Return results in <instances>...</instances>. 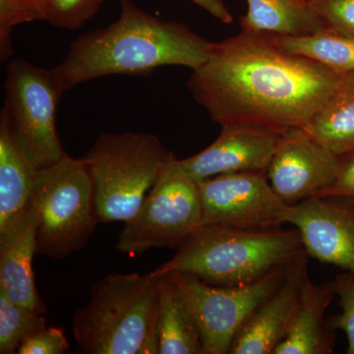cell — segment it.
<instances>
[{
	"label": "cell",
	"mask_w": 354,
	"mask_h": 354,
	"mask_svg": "<svg viewBox=\"0 0 354 354\" xmlns=\"http://www.w3.org/2000/svg\"><path fill=\"white\" fill-rule=\"evenodd\" d=\"M341 75L281 46L276 35L245 31L212 44L188 87L212 120L283 135L305 129Z\"/></svg>",
	"instance_id": "6da1fadb"
},
{
	"label": "cell",
	"mask_w": 354,
	"mask_h": 354,
	"mask_svg": "<svg viewBox=\"0 0 354 354\" xmlns=\"http://www.w3.org/2000/svg\"><path fill=\"white\" fill-rule=\"evenodd\" d=\"M120 3L118 20L77 37L51 69L62 92L102 77L147 75L169 65L194 70L206 62L213 41L188 26L146 12L131 0Z\"/></svg>",
	"instance_id": "7a4b0ae2"
},
{
	"label": "cell",
	"mask_w": 354,
	"mask_h": 354,
	"mask_svg": "<svg viewBox=\"0 0 354 354\" xmlns=\"http://www.w3.org/2000/svg\"><path fill=\"white\" fill-rule=\"evenodd\" d=\"M305 250L293 230H248L206 225L198 228L171 260L153 274L185 272L218 286L248 285Z\"/></svg>",
	"instance_id": "3957f363"
},
{
	"label": "cell",
	"mask_w": 354,
	"mask_h": 354,
	"mask_svg": "<svg viewBox=\"0 0 354 354\" xmlns=\"http://www.w3.org/2000/svg\"><path fill=\"white\" fill-rule=\"evenodd\" d=\"M160 276L109 274L91 288L74 314V339L83 353L158 354Z\"/></svg>",
	"instance_id": "277c9868"
},
{
	"label": "cell",
	"mask_w": 354,
	"mask_h": 354,
	"mask_svg": "<svg viewBox=\"0 0 354 354\" xmlns=\"http://www.w3.org/2000/svg\"><path fill=\"white\" fill-rule=\"evenodd\" d=\"M174 158L150 133H102L82 158L99 223L130 220Z\"/></svg>",
	"instance_id": "5b68a950"
},
{
	"label": "cell",
	"mask_w": 354,
	"mask_h": 354,
	"mask_svg": "<svg viewBox=\"0 0 354 354\" xmlns=\"http://www.w3.org/2000/svg\"><path fill=\"white\" fill-rule=\"evenodd\" d=\"M29 206L37 223V254L64 259L85 247L99 221L82 158L65 155L37 172Z\"/></svg>",
	"instance_id": "8992f818"
},
{
	"label": "cell",
	"mask_w": 354,
	"mask_h": 354,
	"mask_svg": "<svg viewBox=\"0 0 354 354\" xmlns=\"http://www.w3.org/2000/svg\"><path fill=\"white\" fill-rule=\"evenodd\" d=\"M6 101L0 123L14 143L39 171L66 155L57 131L55 118L64 92L51 70L24 59H12L6 68Z\"/></svg>",
	"instance_id": "52a82bcc"
},
{
	"label": "cell",
	"mask_w": 354,
	"mask_h": 354,
	"mask_svg": "<svg viewBox=\"0 0 354 354\" xmlns=\"http://www.w3.org/2000/svg\"><path fill=\"white\" fill-rule=\"evenodd\" d=\"M290 263L239 286L209 285L185 272L167 274L197 324L204 354L230 353L242 327L285 279Z\"/></svg>",
	"instance_id": "ba28073f"
},
{
	"label": "cell",
	"mask_w": 354,
	"mask_h": 354,
	"mask_svg": "<svg viewBox=\"0 0 354 354\" xmlns=\"http://www.w3.org/2000/svg\"><path fill=\"white\" fill-rule=\"evenodd\" d=\"M124 223L116 243L120 252L181 245L203 225L198 183L165 165L138 212Z\"/></svg>",
	"instance_id": "9c48e42d"
},
{
	"label": "cell",
	"mask_w": 354,
	"mask_h": 354,
	"mask_svg": "<svg viewBox=\"0 0 354 354\" xmlns=\"http://www.w3.org/2000/svg\"><path fill=\"white\" fill-rule=\"evenodd\" d=\"M198 183L203 225L271 230L286 223L290 208L262 171L220 174Z\"/></svg>",
	"instance_id": "30bf717a"
},
{
	"label": "cell",
	"mask_w": 354,
	"mask_h": 354,
	"mask_svg": "<svg viewBox=\"0 0 354 354\" xmlns=\"http://www.w3.org/2000/svg\"><path fill=\"white\" fill-rule=\"evenodd\" d=\"M286 221L297 228L310 257L354 274L353 197L308 198L290 206Z\"/></svg>",
	"instance_id": "8fae6325"
},
{
	"label": "cell",
	"mask_w": 354,
	"mask_h": 354,
	"mask_svg": "<svg viewBox=\"0 0 354 354\" xmlns=\"http://www.w3.org/2000/svg\"><path fill=\"white\" fill-rule=\"evenodd\" d=\"M337 171L339 156L295 128L281 136L266 176L276 194L292 206L318 196L334 183Z\"/></svg>",
	"instance_id": "7c38bea8"
},
{
	"label": "cell",
	"mask_w": 354,
	"mask_h": 354,
	"mask_svg": "<svg viewBox=\"0 0 354 354\" xmlns=\"http://www.w3.org/2000/svg\"><path fill=\"white\" fill-rule=\"evenodd\" d=\"M283 135L249 127H223L220 136L192 157L167 164L195 183L241 171L266 172Z\"/></svg>",
	"instance_id": "4fadbf2b"
},
{
	"label": "cell",
	"mask_w": 354,
	"mask_h": 354,
	"mask_svg": "<svg viewBox=\"0 0 354 354\" xmlns=\"http://www.w3.org/2000/svg\"><path fill=\"white\" fill-rule=\"evenodd\" d=\"M308 254H298L288 267L285 279L255 310L235 337L230 354H274L283 341L297 311L307 272Z\"/></svg>",
	"instance_id": "5bb4252c"
},
{
	"label": "cell",
	"mask_w": 354,
	"mask_h": 354,
	"mask_svg": "<svg viewBox=\"0 0 354 354\" xmlns=\"http://www.w3.org/2000/svg\"><path fill=\"white\" fill-rule=\"evenodd\" d=\"M37 223L29 206L6 234L0 235V291L11 301L44 314L46 305L37 290L32 258L37 254Z\"/></svg>",
	"instance_id": "9a60e30c"
},
{
	"label": "cell",
	"mask_w": 354,
	"mask_h": 354,
	"mask_svg": "<svg viewBox=\"0 0 354 354\" xmlns=\"http://www.w3.org/2000/svg\"><path fill=\"white\" fill-rule=\"evenodd\" d=\"M335 297L333 281L317 285L307 276L290 329L274 354L332 353L337 335L326 311Z\"/></svg>",
	"instance_id": "2e32d148"
},
{
	"label": "cell",
	"mask_w": 354,
	"mask_h": 354,
	"mask_svg": "<svg viewBox=\"0 0 354 354\" xmlns=\"http://www.w3.org/2000/svg\"><path fill=\"white\" fill-rule=\"evenodd\" d=\"M37 172L0 123V235L29 208Z\"/></svg>",
	"instance_id": "e0dca14e"
},
{
	"label": "cell",
	"mask_w": 354,
	"mask_h": 354,
	"mask_svg": "<svg viewBox=\"0 0 354 354\" xmlns=\"http://www.w3.org/2000/svg\"><path fill=\"white\" fill-rule=\"evenodd\" d=\"M304 130L337 156L354 150V71L341 76Z\"/></svg>",
	"instance_id": "ac0fdd59"
},
{
	"label": "cell",
	"mask_w": 354,
	"mask_h": 354,
	"mask_svg": "<svg viewBox=\"0 0 354 354\" xmlns=\"http://www.w3.org/2000/svg\"><path fill=\"white\" fill-rule=\"evenodd\" d=\"M247 12L241 18L242 30L299 37L325 28L308 0H245Z\"/></svg>",
	"instance_id": "d6986e66"
},
{
	"label": "cell",
	"mask_w": 354,
	"mask_h": 354,
	"mask_svg": "<svg viewBox=\"0 0 354 354\" xmlns=\"http://www.w3.org/2000/svg\"><path fill=\"white\" fill-rule=\"evenodd\" d=\"M160 277L158 354H204L197 324L187 305L169 277Z\"/></svg>",
	"instance_id": "ffe728a7"
},
{
	"label": "cell",
	"mask_w": 354,
	"mask_h": 354,
	"mask_svg": "<svg viewBox=\"0 0 354 354\" xmlns=\"http://www.w3.org/2000/svg\"><path fill=\"white\" fill-rule=\"evenodd\" d=\"M276 37L286 50L311 58L339 75L354 71V37L327 27L306 36Z\"/></svg>",
	"instance_id": "44dd1931"
},
{
	"label": "cell",
	"mask_w": 354,
	"mask_h": 354,
	"mask_svg": "<svg viewBox=\"0 0 354 354\" xmlns=\"http://www.w3.org/2000/svg\"><path fill=\"white\" fill-rule=\"evenodd\" d=\"M46 327L43 314L11 301L0 291V353H17L23 342Z\"/></svg>",
	"instance_id": "7402d4cb"
},
{
	"label": "cell",
	"mask_w": 354,
	"mask_h": 354,
	"mask_svg": "<svg viewBox=\"0 0 354 354\" xmlns=\"http://www.w3.org/2000/svg\"><path fill=\"white\" fill-rule=\"evenodd\" d=\"M104 0H41L43 20L55 27L75 30L100 10Z\"/></svg>",
	"instance_id": "603a6c76"
},
{
	"label": "cell",
	"mask_w": 354,
	"mask_h": 354,
	"mask_svg": "<svg viewBox=\"0 0 354 354\" xmlns=\"http://www.w3.org/2000/svg\"><path fill=\"white\" fill-rule=\"evenodd\" d=\"M43 20L29 0H0V59L13 55L12 31L23 23Z\"/></svg>",
	"instance_id": "cb8c5ba5"
},
{
	"label": "cell",
	"mask_w": 354,
	"mask_h": 354,
	"mask_svg": "<svg viewBox=\"0 0 354 354\" xmlns=\"http://www.w3.org/2000/svg\"><path fill=\"white\" fill-rule=\"evenodd\" d=\"M335 295L339 297L342 313L330 317V325L335 330H344L348 337V354H354V274L342 272L334 281Z\"/></svg>",
	"instance_id": "d4e9b609"
},
{
	"label": "cell",
	"mask_w": 354,
	"mask_h": 354,
	"mask_svg": "<svg viewBox=\"0 0 354 354\" xmlns=\"http://www.w3.org/2000/svg\"><path fill=\"white\" fill-rule=\"evenodd\" d=\"M325 27L354 37V0H308Z\"/></svg>",
	"instance_id": "484cf974"
},
{
	"label": "cell",
	"mask_w": 354,
	"mask_h": 354,
	"mask_svg": "<svg viewBox=\"0 0 354 354\" xmlns=\"http://www.w3.org/2000/svg\"><path fill=\"white\" fill-rule=\"evenodd\" d=\"M68 348L69 344L64 330L57 327H46L23 342L17 353L64 354Z\"/></svg>",
	"instance_id": "4316f807"
},
{
	"label": "cell",
	"mask_w": 354,
	"mask_h": 354,
	"mask_svg": "<svg viewBox=\"0 0 354 354\" xmlns=\"http://www.w3.org/2000/svg\"><path fill=\"white\" fill-rule=\"evenodd\" d=\"M341 195L354 198V150L339 156V171L332 185L318 196Z\"/></svg>",
	"instance_id": "83f0119b"
},
{
	"label": "cell",
	"mask_w": 354,
	"mask_h": 354,
	"mask_svg": "<svg viewBox=\"0 0 354 354\" xmlns=\"http://www.w3.org/2000/svg\"><path fill=\"white\" fill-rule=\"evenodd\" d=\"M192 1L225 24H230L234 20L223 0H192Z\"/></svg>",
	"instance_id": "f1b7e54d"
},
{
	"label": "cell",
	"mask_w": 354,
	"mask_h": 354,
	"mask_svg": "<svg viewBox=\"0 0 354 354\" xmlns=\"http://www.w3.org/2000/svg\"><path fill=\"white\" fill-rule=\"evenodd\" d=\"M31 2L32 6L35 8L38 9L39 13H41V17H43V12H41V0H29Z\"/></svg>",
	"instance_id": "f546056e"
}]
</instances>
